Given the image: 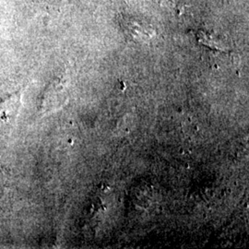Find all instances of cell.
I'll return each mask as SVG.
<instances>
[{
  "instance_id": "1",
  "label": "cell",
  "mask_w": 249,
  "mask_h": 249,
  "mask_svg": "<svg viewBox=\"0 0 249 249\" xmlns=\"http://www.w3.org/2000/svg\"><path fill=\"white\" fill-rule=\"evenodd\" d=\"M20 105L21 98L19 93L10 96L0 104V127L9 124L17 116Z\"/></svg>"
},
{
  "instance_id": "2",
  "label": "cell",
  "mask_w": 249,
  "mask_h": 249,
  "mask_svg": "<svg viewBox=\"0 0 249 249\" xmlns=\"http://www.w3.org/2000/svg\"><path fill=\"white\" fill-rule=\"evenodd\" d=\"M67 95L61 89H53L45 93V97L41 104L42 112L47 114L54 112L66 104Z\"/></svg>"
}]
</instances>
